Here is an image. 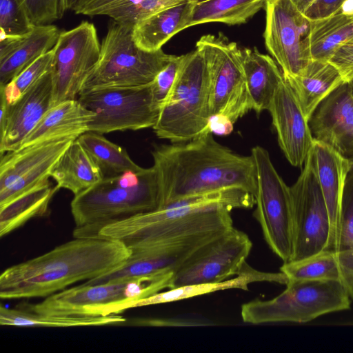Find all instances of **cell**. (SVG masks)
I'll return each instance as SVG.
<instances>
[{"label":"cell","mask_w":353,"mask_h":353,"mask_svg":"<svg viewBox=\"0 0 353 353\" xmlns=\"http://www.w3.org/2000/svg\"><path fill=\"white\" fill-rule=\"evenodd\" d=\"M162 206L193 195L231 188L256 192L252 155L238 154L208 130L193 139L155 146L152 151Z\"/></svg>","instance_id":"6da1fadb"},{"label":"cell","mask_w":353,"mask_h":353,"mask_svg":"<svg viewBox=\"0 0 353 353\" xmlns=\"http://www.w3.org/2000/svg\"><path fill=\"white\" fill-rule=\"evenodd\" d=\"M255 204L250 192L231 188L187 196L101 228L97 237L116 240L131 251L193 235L226 231L233 226L231 211Z\"/></svg>","instance_id":"7a4b0ae2"},{"label":"cell","mask_w":353,"mask_h":353,"mask_svg":"<svg viewBox=\"0 0 353 353\" xmlns=\"http://www.w3.org/2000/svg\"><path fill=\"white\" fill-rule=\"evenodd\" d=\"M131 250L119 241L74 237L0 275L2 299L46 297L81 281L101 276L121 265Z\"/></svg>","instance_id":"3957f363"},{"label":"cell","mask_w":353,"mask_h":353,"mask_svg":"<svg viewBox=\"0 0 353 353\" xmlns=\"http://www.w3.org/2000/svg\"><path fill=\"white\" fill-rule=\"evenodd\" d=\"M160 187L152 165L101 181L74 195L70 203L74 237H97L103 226L159 208Z\"/></svg>","instance_id":"277c9868"},{"label":"cell","mask_w":353,"mask_h":353,"mask_svg":"<svg viewBox=\"0 0 353 353\" xmlns=\"http://www.w3.org/2000/svg\"><path fill=\"white\" fill-rule=\"evenodd\" d=\"M210 117L208 72L203 55L195 49L183 54L175 83L152 128L160 139L186 142L209 130Z\"/></svg>","instance_id":"5b68a950"},{"label":"cell","mask_w":353,"mask_h":353,"mask_svg":"<svg viewBox=\"0 0 353 353\" xmlns=\"http://www.w3.org/2000/svg\"><path fill=\"white\" fill-rule=\"evenodd\" d=\"M286 286L272 299H255L243 304V321L252 325L306 323L350 307L352 299L341 280H289Z\"/></svg>","instance_id":"8992f818"},{"label":"cell","mask_w":353,"mask_h":353,"mask_svg":"<svg viewBox=\"0 0 353 353\" xmlns=\"http://www.w3.org/2000/svg\"><path fill=\"white\" fill-rule=\"evenodd\" d=\"M132 26L112 20L101 42L99 61L83 83L81 92L109 87H137L150 84L174 55L162 49L150 52L139 48Z\"/></svg>","instance_id":"52a82bcc"},{"label":"cell","mask_w":353,"mask_h":353,"mask_svg":"<svg viewBox=\"0 0 353 353\" xmlns=\"http://www.w3.org/2000/svg\"><path fill=\"white\" fill-rule=\"evenodd\" d=\"M210 81V115L223 114L234 123L250 110L241 48L221 32L205 34L196 43Z\"/></svg>","instance_id":"ba28073f"},{"label":"cell","mask_w":353,"mask_h":353,"mask_svg":"<svg viewBox=\"0 0 353 353\" xmlns=\"http://www.w3.org/2000/svg\"><path fill=\"white\" fill-rule=\"evenodd\" d=\"M256 170V209L264 239L284 263L292 252V203L288 187L276 170L269 152L261 146L252 149Z\"/></svg>","instance_id":"9c48e42d"},{"label":"cell","mask_w":353,"mask_h":353,"mask_svg":"<svg viewBox=\"0 0 353 353\" xmlns=\"http://www.w3.org/2000/svg\"><path fill=\"white\" fill-rule=\"evenodd\" d=\"M78 101L95 114L89 131L105 134L153 128L161 109L151 83L137 87H109L82 92Z\"/></svg>","instance_id":"30bf717a"},{"label":"cell","mask_w":353,"mask_h":353,"mask_svg":"<svg viewBox=\"0 0 353 353\" xmlns=\"http://www.w3.org/2000/svg\"><path fill=\"white\" fill-rule=\"evenodd\" d=\"M304 164L298 179L290 187L292 220L290 261H301L327 250L330 236L327 208L309 154Z\"/></svg>","instance_id":"8fae6325"},{"label":"cell","mask_w":353,"mask_h":353,"mask_svg":"<svg viewBox=\"0 0 353 353\" xmlns=\"http://www.w3.org/2000/svg\"><path fill=\"white\" fill-rule=\"evenodd\" d=\"M53 105L77 99L83 83L97 63L101 51L94 25L83 21L61 31L53 48Z\"/></svg>","instance_id":"7c38bea8"},{"label":"cell","mask_w":353,"mask_h":353,"mask_svg":"<svg viewBox=\"0 0 353 353\" xmlns=\"http://www.w3.org/2000/svg\"><path fill=\"white\" fill-rule=\"evenodd\" d=\"M265 47L284 77L300 74L311 61L305 39L309 19L290 0H266Z\"/></svg>","instance_id":"4fadbf2b"},{"label":"cell","mask_w":353,"mask_h":353,"mask_svg":"<svg viewBox=\"0 0 353 353\" xmlns=\"http://www.w3.org/2000/svg\"><path fill=\"white\" fill-rule=\"evenodd\" d=\"M252 248L248 234L233 227L205 245L176 271L171 288L219 283L238 275Z\"/></svg>","instance_id":"5bb4252c"},{"label":"cell","mask_w":353,"mask_h":353,"mask_svg":"<svg viewBox=\"0 0 353 353\" xmlns=\"http://www.w3.org/2000/svg\"><path fill=\"white\" fill-rule=\"evenodd\" d=\"M74 139H52L1 156L0 205L48 179L53 167Z\"/></svg>","instance_id":"9a60e30c"},{"label":"cell","mask_w":353,"mask_h":353,"mask_svg":"<svg viewBox=\"0 0 353 353\" xmlns=\"http://www.w3.org/2000/svg\"><path fill=\"white\" fill-rule=\"evenodd\" d=\"M228 230L199 234L164 244L131 251L130 257L121 265L101 276L86 281L84 283L116 282L165 271L175 272L205 245Z\"/></svg>","instance_id":"2e32d148"},{"label":"cell","mask_w":353,"mask_h":353,"mask_svg":"<svg viewBox=\"0 0 353 353\" xmlns=\"http://www.w3.org/2000/svg\"><path fill=\"white\" fill-rule=\"evenodd\" d=\"M313 138L343 157H353V96L347 81L330 92L308 120Z\"/></svg>","instance_id":"e0dca14e"},{"label":"cell","mask_w":353,"mask_h":353,"mask_svg":"<svg viewBox=\"0 0 353 353\" xmlns=\"http://www.w3.org/2000/svg\"><path fill=\"white\" fill-rule=\"evenodd\" d=\"M268 110L286 159L293 166H302L312 149L314 138L308 121L285 78Z\"/></svg>","instance_id":"ac0fdd59"},{"label":"cell","mask_w":353,"mask_h":353,"mask_svg":"<svg viewBox=\"0 0 353 353\" xmlns=\"http://www.w3.org/2000/svg\"><path fill=\"white\" fill-rule=\"evenodd\" d=\"M54 79L48 72L12 104H9L5 127L0 132V152L17 150L26 137L52 107Z\"/></svg>","instance_id":"d6986e66"},{"label":"cell","mask_w":353,"mask_h":353,"mask_svg":"<svg viewBox=\"0 0 353 353\" xmlns=\"http://www.w3.org/2000/svg\"><path fill=\"white\" fill-rule=\"evenodd\" d=\"M133 279L99 284L83 283L52 294L36 304H27L23 309L42 315L84 316L88 307L129 301L128 283Z\"/></svg>","instance_id":"ffe728a7"},{"label":"cell","mask_w":353,"mask_h":353,"mask_svg":"<svg viewBox=\"0 0 353 353\" xmlns=\"http://www.w3.org/2000/svg\"><path fill=\"white\" fill-rule=\"evenodd\" d=\"M309 156L315 169L330 217V236L327 250L334 252L340 202L349 172L348 159L314 139Z\"/></svg>","instance_id":"44dd1931"},{"label":"cell","mask_w":353,"mask_h":353,"mask_svg":"<svg viewBox=\"0 0 353 353\" xmlns=\"http://www.w3.org/2000/svg\"><path fill=\"white\" fill-rule=\"evenodd\" d=\"M273 282L286 285L289 279L282 272H265L256 270L245 262L236 277L219 283L186 285L162 291L149 297L136 300L125 301L119 303L120 311L161 303L188 299L228 289L248 290V285L255 282Z\"/></svg>","instance_id":"7402d4cb"},{"label":"cell","mask_w":353,"mask_h":353,"mask_svg":"<svg viewBox=\"0 0 353 353\" xmlns=\"http://www.w3.org/2000/svg\"><path fill=\"white\" fill-rule=\"evenodd\" d=\"M94 116L78 99L62 101L46 113L18 149L56 139H77L89 131V124Z\"/></svg>","instance_id":"603a6c76"},{"label":"cell","mask_w":353,"mask_h":353,"mask_svg":"<svg viewBox=\"0 0 353 353\" xmlns=\"http://www.w3.org/2000/svg\"><path fill=\"white\" fill-rule=\"evenodd\" d=\"M241 57L251 110L259 114L268 110L284 77L275 60L256 48H241Z\"/></svg>","instance_id":"cb8c5ba5"},{"label":"cell","mask_w":353,"mask_h":353,"mask_svg":"<svg viewBox=\"0 0 353 353\" xmlns=\"http://www.w3.org/2000/svg\"><path fill=\"white\" fill-rule=\"evenodd\" d=\"M284 78L294 92L307 121L319 104L345 82L333 64L319 60H311L300 74Z\"/></svg>","instance_id":"d4e9b609"},{"label":"cell","mask_w":353,"mask_h":353,"mask_svg":"<svg viewBox=\"0 0 353 353\" xmlns=\"http://www.w3.org/2000/svg\"><path fill=\"white\" fill-rule=\"evenodd\" d=\"M61 31L52 24L34 26L18 39L9 53L0 59V85H6L57 43Z\"/></svg>","instance_id":"484cf974"},{"label":"cell","mask_w":353,"mask_h":353,"mask_svg":"<svg viewBox=\"0 0 353 353\" xmlns=\"http://www.w3.org/2000/svg\"><path fill=\"white\" fill-rule=\"evenodd\" d=\"M353 37V11L342 7L319 19H309L305 39L311 60L328 61L335 50Z\"/></svg>","instance_id":"4316f807"},{"label":"cell","mask_w":353,"mask_h":353,"mask_svg":"<svg viewBox=\"0 0 353 353\" xmlns=\"http://www.w3.org/2000/svg\"><path fill=\"white\" fill-rule=\"evenodd\" d=\"M50 177L56 181L59 189H67L74 195L103 179L99 167L77 139L59 159L51 171Z\"/></svg>","instance_id":"83f0119b"},{"label":"cell","mask_w":353,"mask_h":353,"mask_svg":"<svg viewBox=\"0 0 353 353\" xmlns=\"http://www.w3.org/2000/svg\"><path fill=\"white\" fill-rule=\"evenodd\" d=\"M266 0H190L183 29L208 23L230 26L246 23Z\"/></svg>","instance_id":"f1b7e54d"},{"label":"cell","mask_w":353,"mask_h":353,"mask_svg":"<svg viewBox=\"0 0 353 353\" xmlns=\"http://www.w3.org/2000/svg\"><path fill=\"white\" fill-rule=\"evenodd\" d=\"M190 0H77L72 10L89 17L106 16L134 26L148 16Z\"/></svg>","instance_id":"f546056e"},{"label":"cell","mask_w":353,"mask_h":353,"mask_svg":"<svg viewBox=\"0 0 353 353\" xmlns=\"http://www.w3.org/2000/svg\"><path fill=\"white\" fill-rule=\"evenodd\" d=\"M188 1L157 11L134 25L132 34L136 45L150 52L162 49L168 41L183 30Z\"/></svg>","instance_id":"4dcf8cb0"},{"label":"cell","mask_w":353,"mask_h":353,"mask_svg":"<svg viewBox=\"0 0 353 353\" xmlns=\"http://www.w3.org/2000/svg\"><path fill=\"white\" fill-rule=\"evenodd\" d=\"M59 190L48 179L21 193L7 203L0 205V236L9 234L30 219L43 216Z\"/></svg>","instance_id":"1f68e13d"},{"label":"cell","mask_w":353,"mask_h":353,"mask_svg":"<svg viewBox=\"0 0 353 353\" xmlns=\"http://www.w3.org/2000/svg\"><path fill=\"white\" fill-rule=\"evenodd\" d=\"M334 253L342 282L353 300V171L347 175L340 202Z\"/></svg>","instance_id":"d6a6232c"},{"label":"cell","mask_w":353,"mask_h":353,"mask_svg":"<svg viewBox=\"0 0 353 353\" xmlns=\"http://www.w3.org/2000/svg\"><path fill=\"white\" fill-rule=\"evenodd\" d=\"M127 319L119 314L108 316L42 315L24 309L0 306L1 325L16 327H80L121 325Z\"/></svg>","instance_id":"836d02e7"},{"label":"cell","mask_w":353,"mask_h":353,"mask_svg":"<svg viewBox=\"0 0 353 353\" xmlns=\"http://www.w3.org/2000/svg\"><path fill=\"white\" fill-rule=\"evenodd\" d=\"M77 140L99 167L103 178L114 177L143 168L137 164L122 147L107 139L102 134L88 131Z\"/></svg>","instance_id":"e575fe53"},{"label":"cell","mask_w":353,"mask_h":353,"mask_svg":"<svg viewBox=\"0 0 353 353\" xmlns=\"http://www.w3.org/2000/svg\"><path fill=\"white\" fill-rule=\"evenodd\" d=\"M280 270L289 280H341L335 253L330 250H324L301 261L284 263Z\"/></svg>","instance_id":"d590c367"},{"label":"cell","mask_w":353,"mask_h":353,"mask_svg":"<svg viewBox=\"0 0 353 353\" xmlns=\"http://www.w3.org/2000/svg\"><path fill=\"white\" fill-rule=\"evenodd\" d=\"M53 48L29 65L6 85H0L2 93L9 104H12L39 79L52 70Z\"/></svg>","instance_id":"8d00e7d4"},{"label":"cell","mask_w":353,"mask_h":353,"mask_svg":"<svg viewBox=\"0 0 353 353\" xmlns=\"http://www.w3.org/2000/svg\"><path fill=\"white\" fill-rule=\"evenodd\" d=\"M25 0H0V30L7 35L21 36L34 28Z\"/></svg>","instance_id":"74e56055"},{"label":"cell","mask_w":353,"mask_h":353,"mask_svg":"<svg viewBox=\"0 0 353 353\" xmlns=\"http://www.w3.org/2000/svg\"><path fill=\"white\" fill-rule=\"evenodd\" d=\"M183 59V54L180 56L174 55L151 83L154 101L160 109H161L173 88Z\"/></svg>","instance_id":"f35d334b"},{"label":"cell","mask_w":353,"mask_h":353,"mask_svg":"<svg viewBox=\"0 0 353 353\" xmlns=\"http://www.w3.org/2000/svg\"><path fill=\"white\" fill-rule=\"evenodd\" d=\"M34 26L51 24L61 19L64 12L61 0H25Z\"/></svg>","instance_id":"ab89813d"},{"label":"cell","mask_w":353,"mask_h":353,"mask_svg":"<svg viewBox=\"0 0 353 353\" xmlns=\"http://www.w3.org/2000/svg\"><path fill=\"white\" fill-rule=\"evenodd\" d=\"M340 72L345 81L353 79V37L341 44L329 61Z\"/></svg>","instance_id":"60d3db41"},{"label":"cell","mask_w":353,"mask_h":353,"mask_svg":"<svg viewBox=\"0 0 353 353\" xmlns=\"http://www.w3.org/2000/svg\"><path fill=\"white\" fill-rule=\"evenodd\" d=\"M348 0H315L303 14L308 19L328 17L341 9Z\"/></svg>","instance_id":"b9f144b4"},{"label":"cell","mask_w":353,"mask_h":353,"mask_svg":"<svg viewBox=\"0 0 353 353\" xmlns=\"http://www.w3.org/2000/svg\"><path fill=\"white\" fill-rule=\"evenodd\" d=\"M128 324L137 326H205L213 324L212 322L181 319H136Z\"/></svg>","instance_id":"7bdbcfd3"},{"label":"cell","mask_w":353,"mask_h":353,"mask_svg":"<svg viewBox=\"0 0 353 353\" xmlns=\"http://www.w3.org/2000/svg\"><path fill=\"white\" fill-rule=\"evenodd\" d=\"M234 123L226 116L216 114L210 117L208 129L218 135H228L233 130Z\"/></svg>","instance_id":"ee69618b"},{"label":"cell","mask_w":353,"mask_h":353,"mask_svg":"<svg viewBox=\"0 0 353 353\" xmlns=\"http://www.w3.org/2000/svg\"><path fill=\"white\" fill-rule=\"evenodd\" d=\"M303 14L315 0H290Z\"/></svg>","instance_id":"f6af8a7d"},{"label":"cell","mask_w":353,"mask_h":353,"mask_svg":"<svg viewBox=\"0 0 353 353\" xmlns=\"http://www.w3.org/2000/svg\"><path fill=\"white\" fill-rule=\"evenodd\" d=\"M77 0H61L62 9L64 12L68 10H72Z\"/></svg>","instance_id":"bcb514c9"},{"label":"cell","mask_w":353,"mask_h":353,"mask_svg":"<svg viewBox=\"0 0 353 353\" xmlns=\"http://www.w3.org/2000/svg\"><path fill=\"white\" fill-rule=\"evenodd\" d=\"M349 172L353 171V157L348 159Z\"/></svg>","instance_id":"7dc6e473"},{"label":"cell","mask_w":353,"mask_h":353,"mask_svg":"<svg viewBox=\"0 0 353 353\" xmlns=\"http://www.w3.org/2000/svg\"><path fill=\"white\" fill-rule=\"evenodd\" d=\"M347 82L349 83L352 94L353 96V79H351L350 81H347Z\"/></svg>","instance_id":"c3c4849f"},{"label":"cell","mask_w":353,"mask_h":353,"mask_svg":"<svg viewBox=\"0 0 353 353\" xmlns=\"http://www.w3.org/2000/svg\"><path fill=\"white\" fill-rule=\"evenodd\" d=\"M350 6H352V8H353V0H348L347 1Z\"/></svg>","instance_id":"681fc988"}]
</instances>
